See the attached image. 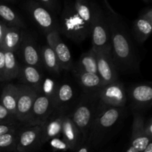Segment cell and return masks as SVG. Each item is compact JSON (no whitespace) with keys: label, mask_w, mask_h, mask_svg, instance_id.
Segmentation results:
<instances>
[{"label":"cell","mask_w":152,"mask_h":152,"mask_svg":"<svg viewBox=\"0 0 152 152\" xmlns=\"http://www.w3.org/2000/svg\"><path fill=\"white\" fill-rule=\"evenodd\" d=\"M74 5L77 14L86 23L91 26L92 19V8L91 1L74 0Z\"/></svg>","instance_id":"28"},{"label":"cell","mask_w":152,"mask_h":152,"mask_svg":"<svg viewBox=\"0 0 152 152\" xmlns=\"http://www.w3.org/2000/svg\"><path fill=\"white\" fill-rule=\"evenodd\" d=\"M18 88L19 94L16 102V119L18 122L25 125L38 94L26 85H19Z\"/></svg>","instance_id":"8"},{"label":"cell","mask_w":152,"mask_h":152,"mask_svg":"<svg viewBox=\"0 0 152 152\" xmlns=\"http://www.w3.org/2000/svg\"><path fill=\"white\" fill-rule=\"evenodd\" d=\"M144 123L145 120L143 117L139 113H135L132 124L131 146L139 152L143 151L152 140L145 135L144 132Z\"/></svg>","instance_id":"15"},{"label":"cell","mask_w":152,"mask_h":152,"mask_svg":"<svg viewBox=\"0 0 152 152\" xmlns=\"http://www.w3.org/2000/svg\"><path fill=\"white\" fill-rule=\"evenodd\" d=\"M0 122L5 124L17 123L16 117L12 115L1 103H0Z\"/></svg>","instance_id":"31"},{"label":"cell","mask_w":152,"mask_h":152,"mask_svg":"<svg viewBox=\"0 0 152 152\" xmlns=\"http://www.w3.org/2000/svg\"><path fill=\"white\" fill-rule=\"evenodd\" d=\"M45 8L51 11H56L59 6V0H35Z\"/></svg>","instance_id":"33"},{"label":"cell","mask_w":152,"mask_h":152,"mask_svg":"<svg viewBox=\"0 0 152 152\" xmlns=\"http://www.w3.org/2000/svg\"><path fill=\"white\" fill-rule=\"evenodd\" d=\"M97 96L99 102L108 106L123 108L126 105V90L123 85L118 81L102 86Z\"/></svg>","instance_id":"9"},{"label":"cell","mask_w":152,"mask_h":152,"mask_svg":"<svg viewBox=\"0 0 152 152\" xmlns=\"http://www.w3.org/2000/svg\"><path fill=\"white\" fill-rule=\"evenodd\" d=\"M144 132L149 139L152 140V120L150 118L144 123Z\"/></svg>","instance_id":"36"},{"label":"cell","mask_w":152,"mask_h":152,"mask_svg":"<svg viewBox=\"0 0 152 152\" xmlns=\"http://www.w3.org/2000/svg\"><path fill=\"white\" fill-rule=\"evenodd\" d=\"M19 130V129L0 136V152H14Z\"/></svg>","instance_id":"29"},{"label":"cell","mask_w":152,"mask_h":152,"mask_svg":"<svg viewBox=\"0 0 152 152\" xmlns=\"http://www.w3.org/2000/svg\"><path fill=\"white\" fill-rule=\"evenodd\" d=\"M47 45L53 48L57 56L58 61L60 65L61 69L70 71L73 68V60L71 51L65 43L59 37V30L46 34Z\"/></svg>","instance_id":"11"},{"label":"cell","mask_w":152,"mask_h":152,"mask_svg":"<svg viewBox=\"0 0 152 152\" xmlns=\"http://www.w3.org/2000/svg\"><path fill=\"white\" fill-rule=\"evenodd\" d=\"M19 129V125L17 123L12 124H0V136Z\"/></svg>","instance_id":"34"},{"label":"cell","mask_w":152,"mask_h":152,"mask_svg":"<svg viewBox=\"0 0 152 152\" xmlns=\"http://www.w3.org/2000/svg\"><path fill=\"white\" fill-rule=\"evenodd\" d=\"M65 114L66 112L65 109L54 108L44 124L41 126V145L49 142L53 138L59 137L60 136L62 132V122Z\"/></svg>","instance_id":"13"},{"label":"cell","mask_w":152,"mask_h":152,"mask_svg":"<svg viewBox=\"0 0 152 152\" xmlns=\"http://www.w3.org/2000/svg\"><path fill=\"white\" fill-rule=\"evenodd\" d=\"M18 77H20L24 85L31 87L37 94H40L43 77L39 70L30 65H19Z\"/></svg>","instance_id":"19"},{"label":"cell","mask_w":152,"mask_h":152,"mask_svg":"<svg viewBox=\"0 0 152 152\" xmlns=\"http://www.w3.org/2000/svg\"><path fill=\"white\" fill-rule=\"evenodd\" d=\"M142 152H152V142H150Z\"/></svg>","instance_id":"40"},{"label":"cell","mask_w":152,"mask_h":152,"mask_svg":"<svg viewBox=\"0 0 152 152\" xmlns=\"http://www.w3.org/2000/svg\"><path fill=\"white\" fill-rule=\"evenodd\" d=\"M7 25L5 23H4L2 21L0 20V44H1V41H2L3 37H4L5 31L7 30Z\"/></svg>","instance_id":"37"},{"label":"cell","mask_w":152,"mask_h":152,"mask_svg":"<svg viewBox=\"0 0 152 152\" xmlns=\"http://www.w3.org/2000/svg\"><path fill=\"white\" fill-rule=\"evenodd\" d=\"M4 79V51L0 49V82Z\"/></svg>","instance_id":"35"},{"label":"cell","mask_w":152,"mask_h":152,"mask_svg":"<svg viewBox=\"0 0 152 152\" xmlns=\"http://www.w3.org/2000/svg\"><path fill=\"white\" fill-rule=\"evenodd\" d=\"M40 54L42 66H44L49 72L54 74H59L61 72L62 69L57 56L52 48L45 45L42 48Z\"/></svg>","instance_id":"24"},{"label":"cell","mask_w":152,"mask_h":152,"mask_svg":"<svg viewBox=\"0 0 152 152\" xmlns=\"http://www.w3.org/2000/svg\"><path fill=\"white\" fill-rule=\"evenodd\" d=\"M92 19L91 34L92 37V48L95 52L100 50L111 51V38L108 22L104 10L96 3L91 1Z\"/></svg>","instance_id":"5"},{"label":"cell","mask_w":152,"mask_h":152,"mask_svg":"<svg viewBox=\"0 0 152 152\" xmlns=\"http://www.w3.org/2000/svg\"><path fill=\"white\" fill-rule=\"evenodd\" d=\"M141 15L142 16H144L145 19H148V20L151 21L152 22V9L151 7H148L147 9H145Z\"/></svg>","instance_id":"38"},{"label":"cell","mask_w":152,"mask_h":152,"mask_svg":"<svg viewBox=\"0 0 152 152\" xmlns=\"http://www.w3.org/2000/svg\"><path fill=\"white\" fill-rule=\"evenodd\" d=\"M59 29L67 37L75 42H82L91 34V26L76 12L74 1L65 0L60 16Z\"/></svg>","instance_id":"4"},{"label":"cell","mask_w":152,"mask_h":152,"mask_svg":"<svg viewBox=\"0 0 152 152\" xmlns=\"http://www.w3.org/2000/svg\"><path fill=\"white\" fill-rule=\"evenodd\" d=\"M58 86L59 84L55 83L53 80H50V79L42 80L40 94L46 96H48L53 100V96H55V94L57 90Z\"/></svg>","instance_id":"30"},{"label":"cell","mask_w":152,"mask_h":152,"mask_svg":"<svg viewBox=\"0 0 152 152\" xmlns=\"http://www.w3.org/2000/svg\"><path fill=\"white\" fill-rule=\"evenodd\" d=\"M111 38V54L117 69L122 71L135 70L137 66V55L126 25L107 0H103Z\"/></svg>","instance_id":"1"},{"label":"cell","mask_w":152,"mask_h":152,"mask_svg":"<svg viewBox=\"0 0 152 152\" xmlns=\"http://www.w3.org/2000/svg\"><path fill=\"white\" fill-rule=\"evenodd\" d=\"M123 113V108L108 106L99 102L86 142L94 146L102 142L118 123Z\"/></svg>","instance_id":"2"},{"label":"cell","mask_w":152,"mask_h":152,"mask_svg":"<svg viewBox=\"0 0 152 152\" xmlns=\"http://www.w3.org/2000/svg\"><path fill=\"white\" fill-rule=\"evenodd\" d=\"M126 152H139V151L130 145V146H129V148L127 149V151H126Z\"/></svg>","instance_id":"41"},{"label":"cell","mask_w":152,"mask_h":152,"mask_svg":"<svg viewBox=\"0 0 152 152\" xmlns=\"http://www.w3.org/2000/svg\"><path fill=\"white\" fill-rule=\"evenodd\" d=\"M50 145L53 150L55 151H67L69 149V146L68 144L63 140L59 139V137H55L50 140Z\"/></svg>","instance_id":"32"},{"label":"cell","mask_w":152,"mask_h":152,"mask_svg":"<svg viewBox=\"0 0 152 152\" xmlns=\"http://www.w3.org/2000/svg\"><path fill=\"white\" fill-rule=\"evenodd\" d=\"M22 29L17 27L7 26L3 39L0 44L1 50L14 53L19 49L22 40Z\"/></svg>","instance_id":"20"},{"label":"cell","mask_w":152,"mask_h":152,"mask_svg":"<svg viewBox=\"0 0 152 152\" xmlns=\"http://www.w3.org/2000/svg\"><path fill=\"white\" fill-rule=\"evenodd\" d=\"M88 1H91V0H88Z\"/></svg>","instance_id":"45"},{"label":"cell","mask_w":152,"mask_h":152,"mask_svg":"<svg viewBox=\"0 0 152 152\" xmlns=\"http://www.w3.org/2000/svg\"><path fill=\"white\" fill-rule=\"evenodd\" d=\"M99 100L97 94H86L80 100L71 117L81 135V145L87 142L89 130L96 112Z\"/></svg>","instance_id":"3"},{"label":"cell","mask_w":152,"mask_h":152,"mask_svg":"<svg viewBox=\"0 0 152 152\" xmlns=\"http://www.w3.org/2000/svg\"><path fill=\"white\" fill-rule=\"evenodd\" d=\"M19 88L18 86L7 84L3 88L1 95V104L12 114L16 117V102H17Z\"/></svg>","instance_id":"22"},{"label":"cell","mask_w":152,"mask_h":152,"mask_svg":"<svg viewBox=\"0 0 152 152\" xmlns=\"http://www.w3.org/2000/svg\"><path fill=\"white\" fill-rule=\"evenodd\" d=\"M142 1H143L144 2H149V1H151V0H142Z\"/></svg>","instance_id":"43"},{"label":"cell","mask_w":152,"mask_h":152,"mask_svg":"<svg viewBox=\"0 0 152 152\" xmlns=\"http://www.w3.org/2000/svg\"><path fill=\"white\" fill-rule=\"evenodd\" d=\"M74 69L97 74L96 53L92 48L88 51L84 53L80 56L77 65Z\"/></svg>","instance_id":"25"},{"label":"cell","mask_w":152,"mask_h":152,"mask_svg":"<svg viewBox=\"0 0 152 152\" xmlns=\"http://www.w3.org/2000/svg\"><path fill=\"white\" fill-rule=\"evenodd\" d=\"M0 19L7 26L25 28V22L20 16L7 4L0 1Z\"/></svg>","instance_id":"23"},{"label":"cell","mask_w":152,"mask_h":152,"mask_svg":"<svg viewBox=\"0 0 152 152\" xmlns=\"http://www.w3.org/2000/svg\"><path fill=\"white\" fill-rule=\"evenodd\" d=\"M74 96V88L70 83H64L59 85L52 100L53 107L65 110V107L72 101Z\"/></svg>","instance_id":"21"},{"label":"cell","mask_w":152,"mask_h":152,"mask_svg":"<svg viewBox=\"0 0 152 152\" xmlns=\"http://www.w3.org/2000/svg\"><path fill=\"white\" fill-rule=\"evenodd\" d=\"M0 1L7 3H16L18 1V0H0Z\"/></svg>","instance_id":"42"},{"label":"cell","mask_w":152,"mask_h":152,"mask_svg":"<svg viewBox=\"0 0 152 152\" xmlns=\"http://www.w3.org/2000/svg\"><path fill=\"white\" fill-rule=\"evenodd\" d=\"M61 134L68 144L70 150H75L81 145V135L73 122L70 113H66L63 118Z\"/></svg>","instance_id":"17"},{"label":"cell","mask_w":152,"mask_h":152,"mask_svg":"<svg viewBox=\"0 0 152 152\" xmlns=\"http://www.w3.org/2000/svg\"><path fill=\"white\" fill-rule=\"evenodd\" d=\"M21 56L26 65L34 67L39 70L42 67L41 54L34 40L26 35H23L20 46Z\"/></svg>","instance_id":"14"},{"label":"cell","mask_w":152,"mask_h":152,"mask_svg":"<svg viewBox=\"0 0 152 152\" xmlns=\"http://www.w3.org/2000/svg\"><path fill=\"white\" fill-rule=\"evenodd\" d=\"M19 65L14 53L4 51V82L10 81L19 76Z\"/></svg>","instance_id":"27"},{"label":"cell","mask_w":152,"mask_h":152,"mask_svg":"<svg viewBox=\"0 0 152 152\" xmlns=\"http://www.w3.org/2000/svg\"><path fill=\"white\" fill-rule=\"evenodd\" d=\"M96 53L97 74L102 81V86L118 81L117 69L113 61L111 51L100 50Z\"/></svg>","instance_id":"12"},{"label":"cell","mask_w":152,"mask_h":152,"mask_svg":"<svg viewBox=\"0 0 152 152\" xmlns=\"http://www.w3.org/2000/svg\"><path fill=\"white\" fill-rule=\"evenodd\" d=\"M73 72L77 82L86 94H96L102 87V81L98 74L75 69H73Z\"/></svg>","instance_id":"18"},{"label":"cell","mask_w":152,"mask_h":152,"mask_svg":"<svg viewBox=\"0 0 152 152\" xmlns=\"http://www.w3.org/2000/svg\"><path fill=\"white\" fill-rule=\"evenodd\" d=\"M0 124H5V123H1V122H0Z\"/></svg>","instance_id":"44"},{"label":"cell","mask_w":152,"mask_h":152,"mask_svg":"<svg viewBox=\"0 0 152 152\" xmlns=\"http://www.w3.org/2000/svg\"><path fill=\"white\" fill-rule=\"evenodd\" d=\"M0 49H1V47H0Z\"/></svg>","instance_id":"46"},{"label":"cell","mask_w":152,"mask_h":152,"mask_svg":"<svg viewBox=\"0 0 152 152\" xmlns=\"http://www.w3.org/2000/svg\"><path fill=\"white\" fill-rule=\"evenodd\" d=\"M152 31V22L145 19L142 15L139 16L133 23V32L138 42L143 43L151 35Z\"/></svg>","instance_id":"26"},{"label":"cell","mask_w":152,"mask_h":152,"mask_svg":"<svg viewBox=\"0 0 152 152\" xmlns=\"http://www.w3.org/2000/svg\"><path fill=\"white\" fill-rule=\"evenodd\" d=\"M129 95L132 105L137 109H145L151 105L152 88L150 85H136L131 88Z\"/></svg>","instance_id":"16"},{"label":"cell","mask_w":152,"mask_h":152,"mask_svg":"<svg viewBox=\"0 0 152 152\" xmlns=\"http://www.w3.org/2000/svg\"><path fill=\"white\" fill-rule=\"evenodd\" d=\"M25 8L31 16L33 20L44 33L59 30L56 21L51 12L37 2L35 0H27Z\"/></svg>","instance_id":"6"},{"label":"cell","mask_w":152,"mask_h":152,"mask_svg":"<svg viewBox=\"0 0 152 152\" xmlns=\"http://www.w3.org/2000/svg\"><path fill=\"white\" fill-rule=\"evenodd\" d=\"M88 144L87 142L82 144L80 147H79L78 151L77 152H88Z\"/></svg>","instance_id":"39"},{"label":"cell","mask_w":152,"mask_h":152,"mask_svg":"<svg viewBox=\"0 0 152 152\" xmlns=\"http://www.w3.org/2000/svg\"><path fill=\"white\" fill-rule=\"evenodd\" d=\"M54 110L53 101L48 96L38 94L25 126H42Z\"/></svg>","instance_id":"10"},{"label":"cell","mask_w":152,"mask_h":152,"mask_svg":"<svg viewBox=\"0 0 152 152\" xmlns=\"http://www.w3.org/2000/svg\"><path fill=\"white\" fill-rule=\"evenodd\" d=\"M41 126H25L18 132L14 152H31L41 145Z\"/></svg>","instance_id":"7"}]
</instances>
